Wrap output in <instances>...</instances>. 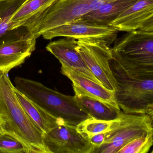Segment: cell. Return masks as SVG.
<instances>
[{
    "instance_id": "6",
    "label": "cell",
    "mask_w": 153,
    "mask_h": 153,
    "mask_svg": "<svg viewBox=\"0 0 153 153\" xmlns=\"http://www.w3.org/2000/svg\"><path fill=\"white\" fill-rule=\"evenodd\" d=\"M77 40V51L89 70L105 88L115 93V79L110 66L112 48L103 41Z\"/></svg>"
},
{
    "instance_id": "18",
    "label": "cell",
    "mask_w": 153,
    "mask_h": 153,
    "mask_svg": "<svg viewBox=\"0 0 153 153\" xmlns=\"http://www.w3.org/2000/svg\"><path fill=\"white\" fill-rule=\"evenodd\" d=\"M57 1L26 0L12 17L11 29L17 28L20 23L31 17L44 13Z\"/></svg>"
},
{
    "instance_id": "16",
    "label": "cell",
    "mask_w": 153,
    "mask_h": 153,
    "mask_svg": "<svg viewBox=\"0 0 153 153\" xmlns=\"http://www.w3.org/2000/svg\"><path fill=\"white\" fill-rule=\"evenodd\" d=\"M26 0H8L0 2V46L27 31L24 27L11 29L10 21L13 14Z\"/></svg>"
},
{
    "instance_id": "5",
    "label": "cell",
    "mask_w": 153,
    "mask_h": 153,
    "mask_svg": "<svg viewBox=\"0 0 153 153\" xmlns=\"http://www.w3.org/2000/svg\"><path fill=\"white\" fill-rule=\"evenodd\" d=\"M153 132V124L147 114H134L121 111L113 120L110 130L105 133L102 145L93 153H116L134 139Z\"/></svg>"
},
{
    "instance_id": "29",
    "label": "cell",
    "mask_w": 153,
    "mask_h": 153,
    "mask_svg": "<svg viewBox=\"0 0 153 153\" xmlns=\"http://www.w3.org/2000/svg\"></svg>"
},
{
    "instance_id": "1",
    "label": "cell",
    "mask_w": 153,
    "mask_h": 153,
    "mask_svg": "<svg viewBox=\"0 0 153 153\" xmlns=\"http://www.w3.org/2000/svg\"><path fill=\"white\" fill-rule=\"evenodd\" d=\"M7 74L0 72V123L2 133L13 137L26 153H47L44 134L21 105Z\"/></svg>"
},
{
    "instance_id": "3",
    "label": "cell",
    "mask_w": 153,
    "mask_h": 153,
    "mask_svg": "<svg viewBox=\"0 0 153 153\" xmlns=\"http://www.w3.org/2000/svg\"><path fill=\"white\" fill-rule=\"evenodd\" d=\"M112 50L128 76L153 79V31L127 32L116 39Z\"/></svg>"
},
{
    "instance_id": "11",
    "label": "cell",
    "mask_w": 153,
    "mask_h": 153,
    "mask_svg": "<svg viewBox=\"0 0 153 153\" xmlns=\"http://www.w3.org/2000/svg\"><path fill=\"white\" fill-rule=\"evenodd\" d=\"M77 40L65 37L50 42L46 49L59 60L62 65L65 66L82 75L101 84L87 67L82 56L77 51Z\"/></svg>"
},
{
    "instance_id": "23",
    "label": "cell",
    "mask_w": 153,
    "mask_h": 153,
    "mask_svg": "<svg viewBox=\"0 0 153 153\" xmlns=\"http://www.w3.org/2000/svg\"><path fill=\"white\" fill-rule=\"evenodd\" d=\"M139 30L146 31H153V17L145 22Z\"/></svg>"
},
{
    "instance_id": "7",
    "label": "cell",
    "mask_w": 153,
    "mask_h": 153,
    "mask_svg": "<svg viewBox=\"0 0 153 153\" xmlns=\"http://www.w3.org/2000/svg\"><path fill=\"white\" fill-rule=\"evenodd\" d=\"M118 31L109 25H103L79 19L42 33L45 39L57 37L102 41L109 46L117 39Z\"/></svg>"
},
{
    "instance_id": "28",
    "label": "cell",
    "mask_w": 153,
    "mask_h": 153,
    "mask_svg": "<svg viewBox=\"0 0 153 153\" xmlns=\"http://www.w3.org/2000/svg\"><path fill=\"white\" fill-rule=\"evenodd\" d=\"M152 152V153H153V149L152 151V152Z\"/></svg>"
},
{
    "instance_id": "8",
    "label": "cell",
    "mask_w": 153,
    "mask_h": 153,
    "mask_svg": "<svg viewBox=\"0 0 153 153\" xmlns=\"http://www.w3.org/2000/svg\"><path fill=\"white\" fill-rule=\"evenodd\" d=\"M47 153H93L94 147L76 126L62 124L44 136Z\"/></svg>"
},
{
    "instance_id": "25",
    "label": "cell",
    "mask_w": 153,
    "mask_h": 153,
    "mask_svg": "<svg viewBox=\"0 0 153 153\" xmlns=\"http://www.w3.org/2000/svg\"><path fill=\"white\" fill-rule=\"evenodd\" d=\"M146 114L149 116L153 123V104L148 106Z\"/></svg>"
},
{
    "instance_id": "19",
    "label": "cell",
    "mask_w": 153,
    "mask_h": 153,
    "mask_svg": "<svg viewBox=\"0 0 153 153\" xmlns=\"http://www.w3.org/2000/svg\"><path fill=\"white\" fill-rule=\"evenodd\" d=\"M113 120H99L90 117L76 126V129L88 139L94 135L108 132L112 126Z\"/></svg>"
},
{
    "instance_id": "17",
    "label": "cell",
    "mask_w": 153,
    "mask_h": 153,
    "mask_svg": "<svg viewBox=\"0 0 153 153\" xmlns=\"http://www.w3.org/2000/svg\"><path fill=\"white\" fill-rule=\"evenodd\" d=\"M137 0H117L93 10L81 19L103 25H109Z\"/></svg>"
},
{
    "instance_id": "15",
    "label": "cell",
    "mask_w": 153,
    "mask_h": 153,
    "mask_svg": "<svg viewBox=\"0 0 153 153\" xmlns=\"http://www.w3.org/2000/svg\"><path fill=\"white\" fill-rule=\"evenodd\" d=\"M14 91L26 113L44 135L59 125L65 124L48 113L14 87Z\"/></svg>"
},
{
    "instance_id": "10",
    "label": "cell",
    "mask_w": 153,
    "mask_h": 153,
    "mask_svg": "<svg viewBox=\"0 0 153 153\" xmlns=\"http://www.w3.org/2000/svg\"><path fill=\"white\" fill-rule=\"evenodd\" d=\"M37 38L28 31L0 46V72L8 74L23 64L36 49Z\"/></svg>"
},
{
    "instance_id": "27",
    "label": "cell",
    "mask_w": 153,
    "mask_h": 153,
    "mask_svg": "<svg viewBox=\"0 0 153 153\" xmlns=\"http://www.w3.org/2000/svg\"><path fill=\"white\" fill-rule=\"evenodd\" d=\"M8 1V0H0V2L4 1Z\"/></svg>"
},
{
    "instance_id": "14",
    "label": "cell",
    "mask_w": 153,
    "mask_h": 153,
    "mask_svg": "<svg viewBox=\"0 0 153 153\" xmlns=\"http://www.w3.org/2000/svg\"><path fill=\"white\" fill-rule=\"evenodd\" d=\"M73 88L76 101L91 117L109 121L119 116L121 112L120 108L83 93L75 87Z\"/></svg>"
},
{
    "instance_id": "4",
    "label": "cell",
    "mask_w": 153,
    "mask_h": 153,
    "mask_svg": "<svg viewBox=\"0 0 153 153\" xmlns=\"http://www.w3.org/2000/svg\"><path fill=\"white\" fill-rule=\"evenodd\" d=\"M110 66L115 81V99L125 113L145 114L148 107L153 104V79L129 77L114 56Z\"/></svg>"
},
{
    "instance_id": "13",
    "label": "cell",
    "mask_w": 153,
    "mask_h": 153,
    "mask_svg": "<svg viewBox=\"0 0 153 153\" xmlns=\"http://www.w3.org/2000/svg\"><path fill=\"white\" fill-rule=\"evenodd\" d=\"M61 72L72 81L73 87L77 88L81 92L120 108L115 99L114 93L108 90L100 84L82 75L65 66H62Z\"/></svg>"
},
{
    "instance_id": "26",
    "label": "cell",
    "mask_w": 153,
    "mask_h": 153,
    "mask_svg": "<svg viewBox=\"0 0 153 153\" xmlns=\"http://www.w3.org/2000/svg\"><path fill=\"white\" fill-rule=\"evenodd\" d=\"M0 132H2L1 128V123H0Z\"/></svg>"
},
{
    "instance_id": "20",
    "label": "cell",
    "mask_w": 153,
    "mask_h": 153,
    "mask_svg": "<svg viewBox=\"0 0 153 153\" xmlns=\"http://www.w3.org/2000/svg\"><path fill=\"white\" fill-rule=\"evenodd\" d=\"M153 145V132L149 133L131 141L118 153H147Z\"/></svg>"
},
{
    "instance_id": "24",
    "label": "cell",
    "mask_w": 153,
    "mask_h": 153,
    "mask_svg": "<svg viewBox=\"0 0 153 153\" xmlns=\"http://www.w3.org/2000/svg\"><path fill=\"white\" fill-rule=\"evenodd\" d=\"M117 0H94L91 6V11L96 10L100 8L103 4H106L108 3Z\"/></svg>"
},
{
    "instance_id": "22",
    "label": "cell",
    "mask_w": 153,
    "mask_h": 153,
    "mask_svg": "<svg viewBox=\"0 0 153 153\" xmlns=\"http://www.w3.org/2000/svg\"><path fill=\"white\" fill-rule=\"evenodd\" d=\"M105 133H101L91 137L88 140L90 143L94 147V150L103 144L105 140Z\"/></svg>"
},
{
    "instance_id": "9",
    "label": "cell",
    "mask_w": 153,
    "mask_h": 153,
    "mask_svg": "<svg viewBox=\"0 0 153 153\" xmlns=\"http://www.w3.org/2000/svg\"><path fill=\"white\" fill-rule=\"evenodd\" d=\"M94 0H57L43 14L38 37L49 30L81 19L91 11Z\"/></svg>"
},
{
    "instance_id": "12",
    "label": "cell",
    "mask_w": 153,
    "mask_h": 153,
    "mask_svg": "<svg viewBox=\"0 0 153 153\" xmlns=\"http://www.w3.org/2000/svg\"><path fill=\"white\" fill-rule=\"evenodd\" d=\"M153 17V0H137L109 25L118 31L131 32L139 30Z\"/></svg>"
},
{
    "instance_id": "21",
    "label": "cell",
    "mask_w": 153,
    "mask_h": 153,
    "mask_svg": "<svg viewBox=\"0 0 153 153\" xmlns=\"http://www.w3.org/2000/svg\"><path fill=\"white\" fill-rule=\"evenodd\" d=\"M0 152L26 153L23 145L13 137L0 132Z\"/></svg>"
},
{
    "instance_id": "2",
    "label": "cell",
    "mask_w": 153,
    "mask_h": 153,
    "mask_svg": "<svg viewBox=\"0 0 153 153\" xmlns=\"http://www.w3.org/2000/svg\"><path fill=\"white\" fill-rule=\"evenodd\" d=\"M15 87L30 100L56 118L67 125H78L91 117L74 96L65 95L46 87L41 83L16 77Z\"/></svg>"
}]
</instances>
